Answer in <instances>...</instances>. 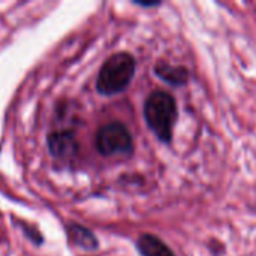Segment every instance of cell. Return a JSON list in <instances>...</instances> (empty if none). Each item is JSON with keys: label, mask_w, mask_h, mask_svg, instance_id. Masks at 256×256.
Masks as SVG:
<instances>
[{"label": "cell", "mask_w": 256, "mask_h": 256, "mask_svg": "<svg viewBox=\"0 0 256 256\" xmlns=\"http://www.w3.org/2000/svg\"><path fill=\"white\" fill-rule=\"evenodd\" d=\"M144 120L152 134L164 144H171L178 120L176 98L165 90L152 92L144 100Z\"/></svg>", "instance_id": "cell-1"}, {"label": "cell", "mask_w": 256, "mask_h": 256, "mask_svg": "<svg viewBox=\"0 0 256 256\" xmlns=\"http://www.w3.org/2000/svg\"><path fill=\"white\" fill-rule=\"evenodd\" d=\"M136 60L128 51L110 56L99 69L96 90L102 96H117L126 92L135 78Z\"/></svg>", "instance_id": "cell-2"}, {"label": "cell", "mask_w": 256, "mask_h": 256, "mask_svg": "<svg viewBox=\"0 0 256 256\" xmlns=\"http://www.w3.org/2000/svg\"><path fill=\"white\" fill-rule=\"evenodd\" d=\"M96 150L105 156H132L135 152L134 136L126 124L122 122H110L100 126L94 136Z\"/></svg>", "instance_id": "cell-3"}, {"label": "cell", "mask_w": 256, "mask_h": 256, "mask_svg": "<svg viewBox=\"0 0 256 256\" xmlns=\"http://www.w3.org/2000/svg\"><path fill=\"white\" fill-rule=\"evenodd\" d=\"M48 150L54 159L70 160L78 154V141L74 130H57L48 135Z\"/></svg>", "instance_id": "cell-4"}, {"label": "cell", "mask_w": 256, "mask_h": 256, "mask_svg": "<svg viewBox=\"0 0 256 256\" xmlns=\"http://www.w3.org/2000/svg\"><path fill=\"white\" fill-rule=\"evenodd\" d=\"M153 72L160 81L172 87H183L189 82V78H190L189 69L186 66L172 64L165 60H158L153 68Z\"/></svg>", "instance_id": "cell-5"}, {"label": "cell", "mask_w": 256, "mask_h": 256, "mask_svg": "<svg viewBox=\"0 0 256 256\" xmlns=\"http://www.w3.org/2000/svg\"><path fill=\"white\" fill-rule=\"evenodd\" d=\"M66 236L69 238V243L87 250V252H93L99 248V242L94 236V232L92 230H88L87 226H82L80 224L70 222L66 225Z\"/></svg>", "instance_id": "cell-6"}, {"label": "cell", "mask_w": 256, "mask_h": 256, "mask_svg": "<svg viewBox=\"0 0 256 256\" xmlns=\"http://www.w3.org/2000/svg\"><path fill=\"white\" fill-rule=\"evenodd\" d=\"M136 250L140 256H177L174 250L154 234H141L136 238Z\"/></svg>", "instance_id": "cell-7"}, {"label": "cell", "mask_w": 256, "mask_h": 256, "mask_svg": "<svg viewBox=\"0 0 256 256\" xmlns=\"http://www.w3.org/2000/svg\"><path fill=\"white\" fill-rule=\"evenodd\" d=\"M135 4H138V6H141V8H159L160 4H162V2H141V0H135L134 2Z\"/></svg>", "instance_id": "cell-8"}]
</instances>
